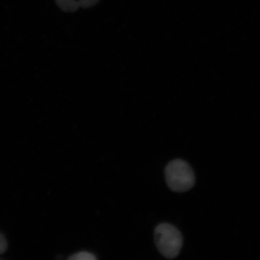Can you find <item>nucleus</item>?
I'll return each mask as SVG.
<instances>
[{"instance_id": "obj_1", "label": "nucleus", "mask_w": 260, "mask_h": 260, "mask_svg": "<svg viewBox=\"0 0 260 260\" xmlns=\"http://www.w3.org/2000/svg\"><path fill=\"white\" fill-rule=\"evenodd\" d=\"M166 181L169 188L175 192H184L192 188L195 176L189 165L180 159L169 162L165 168Z\"/></svg>"}, {"instance_id": "obj_2", "label": "nucleus", "mask_w": 260, "mask_h": 260, "mask_svg": "<svg viewBox=\"0 0 260 260\" xmlns=\"http://www.w3.org/2000/svg\"><path fill=\"white\" fill-rule=\"evenodd\" d=\"M154 239L158 251L168 259L177 257L183 246L180 231L170 223H162L155 228Z\"/></svg>"}, {"instance_id": "obj_3", "label": "nucleus", "mask_w": 260, "mask_h": 260, "mask_svg": "<svg viewBox=\"0 0 260 260\" xmlns=\"http://www.w3.org/2000/svg\"><path fill=\"white\" fill-rule=\"evenodd\" d=\"M96 257L93 253L82 251L75 253L69 258L70 260H95Z\"/></svg>"}, {"instance_id": "obj_4", "label": "nucleus", "mask_w": 260, "mask_h": 260, "mask_svg": "<svg viewBox=\"0 0 260 260\" xmlns=\"http://www.w3.org/2000/svg\"><path fill=\"white\" fill-rule=\"evenodd\" d=\"M8 246L7 240L2 234L0 233V255L7 251Z\"/></svg>"}]
</instances>
